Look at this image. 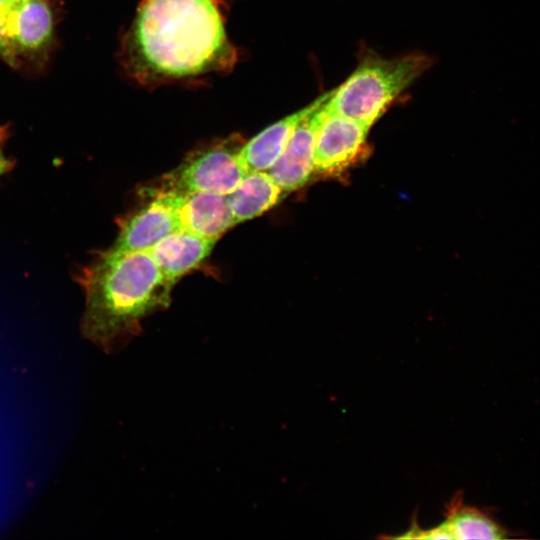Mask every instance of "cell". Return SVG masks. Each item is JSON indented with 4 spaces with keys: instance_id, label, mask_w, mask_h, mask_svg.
I'll return each instance as SVG.
<instances>
[{
    "instance_id": "obj_1",
    "label": "cell",
    "mask_w": 540,
    "mask_h": 540,
    "mask_svg": "<svg viewBox=\"0 0 540 540\" xmlns=\"http://www.w3.org/2000/svg\"><path fill=\"white\" fill-rule=\"evenodd\" d=\"M224 0H142L121 41L128 76L157 85L232 70Z\"/></svg>"
},
{
    "instance_id": "obj_2",
    "label": "cell",
    "mask_w": 540,
    "mask_h": 540,
    "mask_svg": "<svg viewBox=\"0 0 540 540\" xmlns=\"http://www.w3.org/2000/svg\"><path fill=\"white\" fill-rule=\"evenodd\" d=\"M80 283L86 296L81 331L106 353L123 348L145 317L166 308L173 286L147 250L107 249L83 269Z\"/></svg>"
},
{
    "instance_id": "obj_3",
    "label": "cell",
    "mask_w": 540,
    "mask_h": 540,
    "mask_svg": "<svg viewBox=\"0 0 540 540\" xmlns=\"http://www.w3.org/2000/svg\"><path fill=\"white\" fill-rule=\"evenodd\" d=\"M432 64L423 53L387 59L367 51L325 102L328 111L372 126Z\"/></svg>"
},
{
    "instance_id": "obj_4",
    "label": "cell",
    "mask_w": 540,
    "mask_h": 540,
    "mask_svg": "<svg viewBox=\"0 0 540 540\" xmlns=\"http://www.w3.org/2000/svg\"><path fill=\"white\" fill-rule=\"evenodd\" d=\"M243 143L233 135L195 151L167 176L168 189L228 195L248 173L240 156Z\"/></svg>"
},
{
    "instance_id": "obj_5",
    "label": "cell",
    "mask_w": 540,
    "mask_h": 540,
    "mask_svg": "<svg viewBox=\"0 0 540 540\" xmlns=\"http://www.w3.org/2000/svg\"><path fill=\"white\" fill-rule=\"evenodd\" d=\"M370 128L328 111L324 103V114L315 137L314 172L333 176L357 162L367 149Z\"/></svg>"
},
{
    "instance_id": "obj_6",
    "label": "cell",
    "mask_w": 540,
    "mask_h": 540,
    "mask_svg": "<svg viewBox=\"0 0 540 540\" xmlns=\"http://www.w3.org/2000/svg\"><path fill=\"white\" fill-rule=\"evenodd\" d=\"M178 192L163 188L127 219L109 250L134 252L147 250L167 235L180 230L177 214Z\"/></svg>"
},
{
    "instance_id": "obj_7",
    "label": "cell",
    "mask_w": 540,
    "mask_h": 540,
    "mask_svg": "<svg viewBox=\"0 0 540 540\" xmlns=\"http://www.w3.org/2000/svg\"><path fill=\"white\" fill-rule=\"evenodd\" d=\"M6 35L20 68L41 64L54 44V14L48 0H18L6 24Z\"/></svg>"
},
{
    "instance_id": "obj_8",
    "label": "cell",
    "mask_w": 540,
    "mask_h": 540,
    "mask_svg": "<svg viewBox=\"0 0 540 540\" xmlns=\"http://www.w3.org/2000/svg\"><path fill=\"white\" fill-rule=\"evenodd\" d=\"M324 103L299 122L283 152L267 170L284 193L303 187L314 172L315 137Z\"/></svg>"
},
{
    "instance_id": "obj_9",
    "label": "cell",
    "mask_w": 540,
    "mask_h": 540,
    "mask_svg": "<svg viewBox=\"0 0 540 540\" xmlns=\"http://www.w3.org/2000/svg\"><path fill=\"white\" fill-rule=\"evenodd\" d=\"M180 230L218 239L235 226L226 195L210 192H178Z\"/></svg>"
},
{
    "instance_id": "obj_10",
    "label": "cell",
    "mask_w": 540,
    "mask_h": 540,
    "mask_svg": "<svg viewBox=\"0 0 540 540\" xmlns=\"http://www.w3.org/2000/svg\"><path fill=\"white\" fill-rule=\"evenodd\" d=\"M327 91L302 109L271 124L257 135L244 141L240 156L248 170L267 171L279 158L299 122L324 103L332 94Z\"/></svg>"
},
{
    "instance_id": "obj_11",
    "label": "cell",
    "mask_w": 540,
    "mask_h": 540,
    "mask_svg": "<svg viewBox=\"0 0 540 540\" xmlns=\"http://www.w3.org/2000/svg\"><path fill=\"white\" fill-rule=\"evenodd\" d=\"M217 240L178 230L147 251L166 280L174 285L180 277L197 268L210 255Z\"/></svg>"
},
{
    "instance_id": "obj_12",
    "label": "cell",
    "mask_w": 540,
    "mask_h": 540,
    "mask_svg": "<svg viewBox=\"0 0 540 540\" xmlns=\"http://www.w3.org/2000/svg\"><path fill=\"white\" fill-rule=\"evenodd\" d=\"M283 191L267 171H251L226 195L235 225L256 218L273 206Z\"/></svg>"
},
{
    "instance_id": "obj_13",
    "label": "cell",
    "mask_w": 540,
    "mask_h": 540,
    "mask_svg": "<svg viewBox=\"0 0 540 540\" xmlns=\"http://www.w3.org/2000/svg\"><path fill=\"white\" fill-rule=\"evenodd\" d=\"M442 524L451 539H505L509 532L486 510L464 503L462 492L456 493L445 508Z\"/></svg>"
},
{
    "instance_id": "obj_14",
    "label": "cell",
    "mask_w": 540,
    "mask_h": 540,
    "mask_svg": "<svg viewBox=\"0 0 540 540\" xmlns=\"http://www.w3.org/2000/svg\"><path fill=\"white\" fill-rule=\"evenodd\" d=\"M0 60L4 61L10 67L19 69V62L12 50L10 42L7 38L5 27L0 21Z\"/></svg>"
},
{
    "instance_id": "obj_15",
    "label": "cell",
    "mask_w": 540,
    "mask_h": 540,
    "mask_svg": "<svg viewBox=\"0 0 540 540\" xmlns=\"http://www.w3.org/2000/svg\"><path fill=\"white\" fill-rule=\"evenodd\" d=\"M9 134V125H0V177L10 172L15 166V161L4 153Z\"/></svg>"
}]
</instances>
